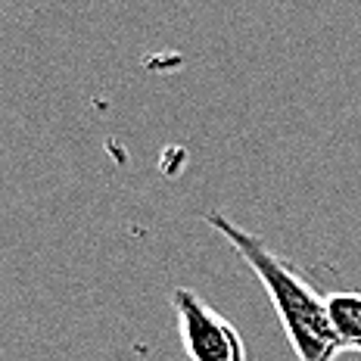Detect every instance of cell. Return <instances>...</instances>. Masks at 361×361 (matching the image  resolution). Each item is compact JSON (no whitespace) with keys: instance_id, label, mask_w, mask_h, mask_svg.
<instances>
[{"instance_id":"obj_1","label":"cell","mask_w":361,"mask_h":361,"mask_svg":"<svg viewBox=\"0 0 361 361\" xmlns=\"http://www.w3.org/2000/svg\"><path fill=\"white\" fill-rule=\"evenodd\" d=\"M206 221L234 246V252L259 277V283L265 287L296 358L299 361H336L340 358L343 345L336 340L334 324H330L327 296H321L314 290V283L308 281L305 271H299L290 259L277 255L265 240H259L246 228H240L228 215L212 212V215H206Z\"/></svg>"},{"instance_id":"obj_2","label":"cell","mask_w":361,"mask_h":361,"mask_svg":"<svg viewBox=\"0 0 361 361\" xmlns=\"http://www.w3.org/2000/svg\"><path fill=\"white\" fill-rule=\"evenodd\" d=\"M178 314V334L190 361H246V345L240 330L215 312L197 290L178 287L171 293Z\"/></svg>"},{"instance_id":"obj_3","label":"cell","mask_w":361,"mask_h":361,"mask_svg":"<svg viewBox=\"0 0 361 361\" xmlns=\"http://www.w3.org/2000/svg\"><path fill=\"white\" fill-rule=\"evenodd\" d=\"M327 312L343 352H361V293L345 290L327 296Z\"/></svg>"}]
</instances>
